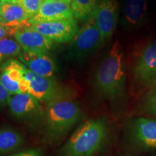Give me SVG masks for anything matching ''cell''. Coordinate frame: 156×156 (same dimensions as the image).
I'll use <instances>...</instances> for the list:
<instances>
[{"label":"cell","mask_w":156,"mask_h":156,"mask_svg":"<svg viewBox=\"0 0 156 156\" xmlns=\"http://www.w3.org/2000/svg\"><path fill=\"white\" fill-rule=\"evenodd\" d=\"M23 143L24 138L20 132L9 127L0 128V155L16 151Z\"/></svg>","instance_id":"cell-16"},{"label":"cell","mask_w":156,"mask_h":156,"mask_svg":"<svg viewBox=\"0 0 156 156\" xmlns=\"http://www.w3.org/2000/svg\"><path fill=\"white\" fill-rule=\"evenodd\" d=\"M19 57L26 69L32 73L46 77L53 76L56 69L55 63L46 52L23 50Z\"/></svg>","instance_id":"cell-10"},{"label":"cell","mask_w":156,"mask_h":156,"mask_svg":"<svg viewBox=\"0 0 156 156\" xmlns=\"http://www.w3.org/2000/svg\"><path fill=\"white\" fill-rule=\"evenodd\" d=\"M5 2H17V0H3Z\"/></svg>","instance_id":"cell-27"},{"label":"cell","mask_w":156,"mask_h":156,"mask_svg":"<svg viewBox=\"0 0 156 156\" xmlns=\"http://www.w3.org/2000/svg\"><path fill=\"white\" fill-rule=\"evenodd\" d=\"M0 16L4 25L20 28L26 26L28 20L31 17L18 3L5 2L0 8Z\"/></svg>","instance_id":"cell-14"},{"label":"cell","mask_w":156,"mask_h":156,"mask_svg":"<svg viewBox=\"0 0 156 156\" xmlns=\"http://www.w3.org/2000/svg\"><path fill=\"white\" fill-rule=\"evenodd\" d=\"M0 83L11 95L21 93L18 82L14 81L10 79L7 74L5 72H2V73L0 74Z\"/></svg>","instance_id":"cell-19"},{"label":"cell","mask_w":156,"mask_h":156,"mask_svg":"<svg viewBox=\"0 0 156 156\" xmlns=\"http://www.w3.org/2000/svg\"><path fill=\"white\" fill-rule=\"evenodd\" d=\"M0 25H4L3 20H2V17H1V16H0Z\"/></svg>","instance_id":"cell-28"},{"label":"cell","mask_w":156,"mask_h":156,"mask_svg":"<svg viewBox=\"0 0 156 156\" xmlns=\"http://www.w3.org/2000/svg\"><path fill=\"white\" fill-rule=\"evenodd\" d=\"M8 105L11 114L20 119L30 118L42 112L40 102L29 93L11 95Z\"/></svg>","instance_id":"cell-11"},{"label":"cell","mask_w":156,"mask_h":156,"mask_svg":"<svg viewBox=\"0 0 156 156\" xmlns=\"http://www.w3.org/2000/svg\"><path fill=\"white\" fill-rule=\"evenodd\" d=\"M44 2V0H17V3L22 6L25 11L32 17L38 12Z\"/></svg>","instance_id":"cell-20"},{"label":"cell","mask_w":156,"mask_h":156,"mask_svg":"<svg viewBox=\"0 0 156 156\" xmlns=\"http://www.w3.org/2000/svg\"><path fill=\"white\" fill-rule=\"evenodd\" d=\"M125 80L124 52L119 41L116 40L98 69L95 83L103 95L116 99L124 94Z\"/></svg>","instance_id":"cell-1"},{"label":"cell","mask_w":156,"mask_h":156,"mask_svg":"<svg viewBox=\"0 0 156 156\" xmlns=\"http://www.w3.org/2000/svg\"><path fill=\"white\" fill-rule=\"evenodd\" d=\"M20 27H10L5 25H0V40L9 36H14L20 29Z\"/></svg>","instance_id":"cell-22"},{"label":"cell","mask_w":156,"mask_h":156,"mask_svg":"<svg viewBox=\"0 0 156 156\" xmlns=\"http://www.w3.org/2000/svg\"><path fill=\"white\" fill-rule=\"evenodd\" d=\"M9 156H44L42 151L39 148H33L28 151L20 152V153L13 154Z\"/></svg>","instance_id":"cell-23"},{"label":"cell","mask_w":156,"mask_h":156,"mask_svg":"<svg viewBox=\"0 0 156 156\" xmlns=\"http://www.w3.org/2000/svg\"><path fill=\"white\" fill-rule=\"evenodd\" d=\"M23 51L46 52L51 48L53 41L37 31L24 27L14 35Z\"/></svg>","instance_id":"cell-13"},{"label":"cell","mask_w":156,"mask_h":156,"mask_svg":"<svg viewBox=\"0 0 156 156\" xmlns=\"http://www.w3.org/2000/svg\"><path fill=\"white\" fill-rule=\"evenodd\" d=\"M132 137L139 145L156 147V120L147 118L136 119L131 126Z\"/></svg>","instance_id":"cell-12"},{"label":"cell","mask_w":156,"mask_h":156,"mask_svg":"<svg viewBox=\"0 0 156 156\" xmlns=\"http://www.w3.org/2000/svg\"><path fill=\"white\" fill-rule=\"evenodd\" d=\"M20 90L21 93H28L29 89H30V81L25 77L21 79V80L19 82Z\"/></svg>","instance_id":"cell-25"},{"label":"cell","mask_w":156,"mask_h":156,"mask_svg":"<svg viewBox=\"0 0 156 156\" xmlns=\"http://www.w3.org/2000/svg\"><path fill=\"white\" fill-rule=\"evenodd\" d=\"M11 95L0 83V105L8 104Z\"/></svg>","instance_id":"cell-24"},{"label":"cell","mask_w":156,"mask_h":156,"mask_svg":"<svg viewBox=\"0 0 156 156\" xmlns=\"http://www.w3.org/2000/svg\"><path fill=\"white\" fill-rule=\"evenodd\" d=\"M132 74L136 83L144 88L156 87V41L142 48L134 64Z\"/></svg>","instance_id":"cell-5"},{"label":"cell","mask_w":156,"mask_h":156,"mask_svg":"<svg viewBox=\"0 0 156 156\" xmlns=\"http://www.w3.org/2000/svg\"><path fill=\"white\" fill-rule=\"evenodd\" d=\"M103 44L100 30L92 15L87 19L71 41L69 52L73 57L87 56Z\"/></svg>","instance_id":"cell-6"},{"label":"cell","mask_w":156,"mask_h":156,"mask_svg":"<svg viewBox=\"0 0 156 156\" xmlns=\"http://www.w3.org/2000/svg\"><path fill=\"white\" fill-rule=\"evenodd\" d=\"M98 0H73L70 6L75 19L87 20L92 16Z\"/></svg>","instance_id":"cell-17"},{"label":"cell","mask_w":156,"mask_h":156,"mask_svg":"<svg viewBox=\"0 0 156 156\" xmlns=\"http://www.w3.org/2000/svg\"><path fill=\"white\" fill-rule=\"evenodd\" d=\"M25 27L40 33L51 41L58 43L70 41L78 31L75 18L38 23Z\"/></svg>","instance_id":"cell-7"},{"label":"cell","mask_w":156,"mask_h":156,"mask_svg":"<svg viewBox=\"0 0 156 156\" xmlns=\"http://www.w3.org/2000/svg\"><path fill=\"white\" fill-rule=\"evenodd\" d=\"M22 47L16 40L9 37L0 40V62L7 58L20 55Z\"/></svg>","instance_id":"cell-18"},{"label":"cell","mask_w":156,"mask_h":156,"mask_svg":"<svg viewBox=\"0 0 156 156\" xmlns=\"http://www.w3.org/2000/svg\"><path fill=\"white\" fill-rule=\"evenodd\" d=\"M4 3V1L3 0H0V8H1L2 5V4Z\"/></svg>","instance_id":"cell-29"},{"label":"cell","mask_w":156,"mask_h":156,"mask_svg":"<svg viewBox=\"0 0 156 156\" xmlns=\"http://www.w3.org/2000/svg\"><path fill=\"white\" fill-rule=\"evenodd\" d=\"M80 116V108L70 98L46 105V142L52 144L62 139L79 121Z\"/></svg>","instance_id":"cell-3"},{"label":"cell","mask_w":156,"mask_h":156,"mask_svg":"<svg viewBox=\"0 0 156 156\" xmlns=\"http://www.w3.org/2000/svg\"><path fill=\"white\" fill-rule=\"evenodd\" d=\"M73 18V14L69 4L53 0H44L38 12L28 20L26 26L38 23Z\"/></svg>","instance_id":"cell-9"},{"label":"cell","mask_w":156,"mask_h":156,"mask_svg":"<svg viewBox=\"0 0 156 156\" xmlns=\"http://www.w3.org/2000/svg\"><path fill=\"white\" fill-rule=\"evenodd\" d=\"M145 106L148 112L156 115V87L151 88L146 95Z\"/></svg>","instance_id":"cell-21"},{"label":"cell","mask_w":156,"mask_h":156,"mask_svg":"<svg viewBox=\"0 0 156 156\" xmlns=\"http://www.w3.org/2000/svg\"><path fill=\"white\" fill-rule=\"evenodd\" d=\"M103 43L106 41L116 30L118 22V5L116 0H98L93 14Z\"/></svg>","instance_id":"cell-8"},{"label":"cell","mask_w":156,"mask_h":156,"mask_svg":"<svg viewBox=\"0 0 156 156\" xmlns=\"http://www.w3.org/2000/svg\"><path fill=\"white\" fill-rule=\"evenodd\" d=\"M147 0H126L124 7V23L130 29L138 28L147 17Z\"/></svg>","instance_id":"cell-15"},{"label":"cell","mask_w":156,"mask_h":156,"mask_svg":"<svg viewBox=\"0 0 156 156\" xmlns=\"http://www.w3.org/2000/svg\"><path fill=\"white\" fill-rule=\"evenodd\" d=\"M24 77L30 83L28 93L39 102L47 105L60 99L69 98V92L52 77H42L27 69L24 73Z\"/></svg>","instance_id":"cell-4"},{"label":"cell","mask_w":156,"mask_h":156,"mask_svg":"<svg viewBox=\"0 0 156 156\" xmlns=\"http://www.w3.org/2000/svg\"><path fill=\"white\" fill-rule=\"evenodd\" d=\"M53 1L59 2H64L66 4H69V5H71L72 1H73V0H53Z\"/></svg>","instance_id":"cell-26"},{"label":"cell","mask_w":156,"mask_h":156,"mask_svg":"<svg viewBox=\"0 0 156 156\" xmlns=\"http://www.w3.org/2000/svg\"><path fill=\"white\" fill-rule=\"evenodd\" d=\"M106 136V126L101 119H90L77 128L62 149V156H93Z\"/></svg>","instance_id":"cell-2"}]
</instances>
